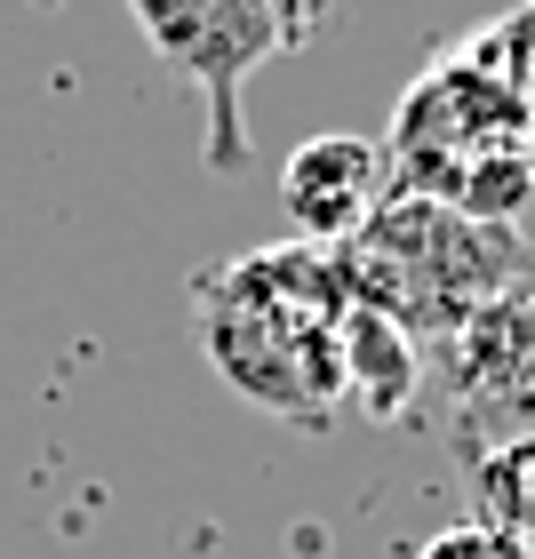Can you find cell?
<instances>
[{
	"mask_svg": "<svg viewBox=\"0 0 535 559\" xmlns=\"http://www.w3.org/2000/svg\"><path fill=\"white\" fill-rule=\"evenodd\" d=\"M344 272L368 312L400 320L407 336H455L479 304L535 280V257L503 224H472L448 200L392 192L360 240H344Z\"/></svg>",
	"mask_w": 535,
	"mask_h": 559,
	"instance_id": "cell-1",
	"label": "cell"
},
{
	"mask_svg": "<svg viewBox=\"0 0 535 559\" xmlns=\"http://www.w3.org/2000/svg\"><path fill=\"white\" fill-rule=\"evenodd\" d=\"M527 120H535L527 96L503 81V72H488L472 48H455V57H440L416 88H407V105L392 120L384 152H392L400 192L448 200V209H455V192H464V176L479 160L527 152Z\"/></svg>",
	"mask_w": 535,
	"mask_h": 559,
	"instance_id": "cell-2",
	"label": "cell"
},
{
	"mask_svg": "<svg viewBox=\"0 0 535 559\" xmlns=\"http://www.w3.org/2000/svg\"><path fill=\"white\" fill-rule=\"evenodd\" d=\"M144 16V40L160 48L168 64H185L209 81L216 96V160H240V120H233V96H240V72L280 48V16L272 0H136Z\"/></svg>",
	"mask_w": 535,
	"mask_h": 559,
	"instance_id": "cell-3",
	"label": "cell"
},
{
	"mask_svg": "<svg viewBox=\"0 0 535 559\" xmlns=\"http://www.w3.org/2000/svg\"><path fill=\"white\" fill-rule=\"evenodd\" d=\"M384 176H392V152L368 144V136H312L280 176V200H288L296 233L312 240H360L376 209H384Z\"/></svg>",
	"mask_w": 535,
	"mask_h": 559,
	"instance_id": "cell-4",
	"label": "cell"
},
{
	"mask_svg": "<svg viewBox=\"0 0 535 559\" xmlns=\"http://www.w3.org/2000/svg\"><path fill=\"white\" fill-rule=\"evenodd\" d=\"M448 384L472 408L535 416V280L503 288L496 304H479L448 336Z\"/></svg>",
	"mask_w": 535,
	"mask_h": 559,
	"instance_id": "cell-5",
	"label": "cell"
},
{
	"mask_svg": "<svg viewBox=\"0 0 535 559\" xmlns=\"http://www.w3.org/2000/svg\"><path fill=\"white\" fill-rule=\"evenodd\" d=\"M344 384H360L368 416H400V400L416 392V344L384 312H344Z\"/></svg>",
	"mask_w": 535,
	"mask_h": 559,
	"instance_id": "cell-6",
	"label": "cell"
},
{
	"mask_svg": "<svg viewBox=\"0 0 535 559\" xmlns=\"http://www.w3.org/2000/svg\"><path fill=\"white\" fill-rule=\"evenodd\" d=\"M472 496H479V512H488L496 536L535 544V431H512V440H496L479 455Z\"/></svg>",
	"mask_w": 535,
	"mask_h": 559,
	"instance_id": "cell-7",
	"label": "cell"
},
{
	"mask_svg": "<svg viewBox=\"0 0 535 559\" xmlns=\"http://www.w3.org/2000/svg\"><path fill=\"white\" fill-rule=\"evenodd\" d=\"M424 559H535V551L512 544V536H496V527H455V536H440Z\"/></svg>",
	"mask_w": 535,
	"mask_h": 559,
	"instance_id": "cell-8",
	"label": "cell"
},
{
	"mask_svg": "<svg viewBox=\"0 0 535 559\" xmlns=\"http://www.w3.org/2000/svg\"><path fill=\"white\" fill-rule=\"evenodd\" d=\"M320 9H328V0H272V16H280V40H304Z\"/></svg>",
	"mask_w": 535,
	"mask_h": 559,
	"instance_id": "cell-9",
	"label": "cell"
},
{
	"mask_svg": "<svg viewBox=\"0 0 535 559\" xmlns=\"http://www.w3.org/2000/svg\"><path fill=\"white\" fill-rule=\"evenodd\" d=\"M527 160H535V120H527Z\"/></svg>",
	"mask_w": 535,
	"mask_h": 559,
	"instance_id": "cell-10",
	"label": "cell"
}]
</instances>
